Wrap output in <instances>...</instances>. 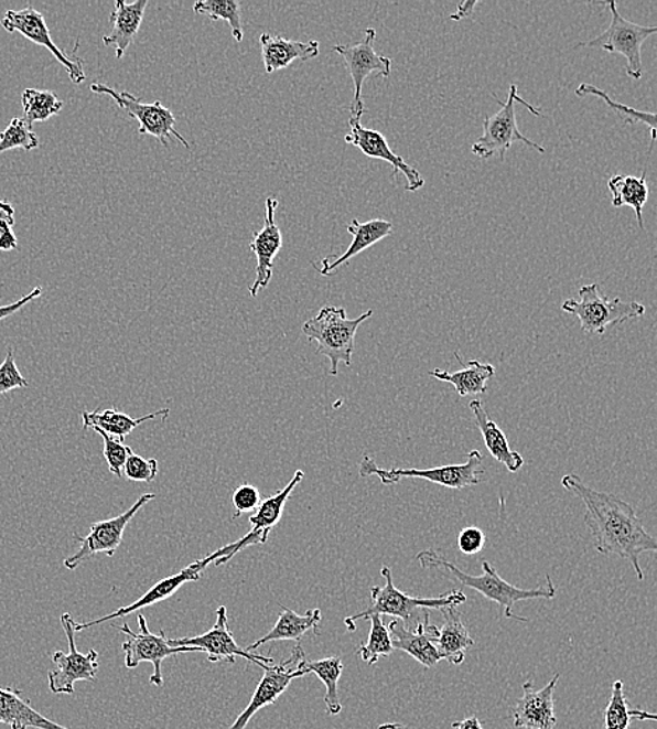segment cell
Segmentation results:
<instances>
[{
	"label": "cell",
	"instance_id": "6da1fadb",
	"mask_svg": "<svg viewBox=\"0 0 657 729\" xmlns=\"http://www.w3.org/2000/svg\"><path fill=\"white\" fill-rule=\"evenodd\" d=\"M561 484L586 506L583 522L591 530L600 555L624 558L634 567L639 581H644L639 557L644 553L657 551V542L646 532L634 506L618 495L588 487L577 474L563 475Z\"/></svg>",
	"mask_w": 657,
	"mask_h": 729
},
{
	"label": "cell",
	"instance_id": "7a4b0ae2",
	"mask_svg": "<svg viewBox=\"0 0 657 729\" xmlns=\"http://www.w3.org/2000/svg\"><path fill=\"white\" fill-rule=\"evenodd\" d=\"M417 560L423 570L438 571L449 581L462 583V586L473 589L483 594L491 602H495L504 609L506 619H514L517 622H529V619L520 618L514 613V607L520 601H530V599H552L557 597V587L550 576H546V582L535 589H521L511 586L505 581L495 570L489 561L484 560L483 576H470V573L460 570L457 566L444 558L441 553L434 550H423L418 553Z\"/></svg>",
	"mask_w": 657,
	"mask_h": 729
},
{
	"label": "cell",
	"instance_id": "3957f363",
	"mask_svg": "<svg viewBox=\"0 0 657 729\" xmlns=\"http://www.w3.org/2000/svg\"><path fill=\"white\" fill-rule=\"evenodd\" d=\"M380 572L381 577L386 579V586L371 588V603L369 607L364 612L345 620L349 632H355L356 620L367 619L371 614L397 618L406 628H411L412 622L417 623V620L421 617L423 609L456 608L467 601V597L459 589H452V591L439 594L437 598L411 597L410 593L401 592L400 589L396 588L389 567H383Z\"/></svg>",
	"mask_w": 657,
	"mask_h": 729
},
{
	"label": "cell",
	"instance_id": "277c9868",
	"mask_svg": "<svg viewBox=\"0 0 657 729\" xmlns=\"http://www.w3.org/2000/svg\"><path fill=\"white\" fill-rule=\"evenodd\" d=\"M371 314L374 310H367L359 318L348 319L344 308L324 307L317 317L303 324V334L317 343V354L330 360V375H338L341 362L351 366L356 331Z\"/></svg>",
	"mask_w": 657,
	"mask_h": 729
},
{
	"label": "cell",
	"instance_id": "5b68a950",
	"mask_svg": "<svg viewBox=\"0 0 657 729\" xmlns=\"http://www.w3.org/2000/svg\"><path fill=\"white\" fill-rule=\"evenodd\" d=\"M483 453L471 451L462 464H448L431 469H381L374 459L365 457L359 467L360 478L377 475L385 485H395L402 479H423L452 490H463L483 483L485 469Z\"/></svg>",
	"mask_w": 657,
	"mask_h": 729
},
{
	"label": "cell",
	"instance_id": "8992f818",
	"mask_svg": "<svg viewBox=\"0 0 657 729\" xmlns=\"http://www.w3.org/2000/svg\"><path fill=\"white\" fill-rule=\"evenodd\" d=\"M562 310L577 317L583 333L589 335H603L608 325L643 318L646 312L643 303L608 299L600 291L599 283L579 289V301L568 299L562 303Z\"/></svg>",
	"mask_w": 657,
	"mask_h": 729
},
{
	"label": "cell",
	"instance_id": "52a82bcc",
	"mask_svg": "<svg viewBox=\"0 0 657 729\" xmlns=\"http://www.w3.org/2000/svg\"><path fill=\"white\" fill-rule=\"evenodd\" d=\"M517 101L529 108L537 117L541 116V111L538 108L532 107L519 96L517 86L510 85L509 96L506 98V101L502 103L500 110L495 112L494 116L485 117L483 136L471 148V152L475 157L483 159L498 157L500 162H504L506 152L509 151L511 144L515 142H524L527 147L535 149V151L546 153V148L526 138L520 132L519 127H517Z\"/></svg>",
	"mask_w": 657,
	"mask_h": 729
},
{
	"label": "cell",
	"instance_id": "ba28073f",
	"mask_svg": "<svg viewBox=\"0 0 657 729\" xmlns=\"http://www.w3.org/2000/svg\"><path fill=\"white\" fill-rule=\"evenodd\" d=\"M612 12L610 28L599 37L579 46L607 51L610 54H621L627 58V75L631 79L638 81L644 76L643 45L650 35L656 34L657 29L651 25H639L623 18L617 9V3H607Z\"/></svg>",
	"mask_w": 657,
	"mask_h": 729
},
{
	"label": "cell",
	"instance_id": "9c48e42d",
	"mask_svg": "<svg viewBox=\"0 0 657 729\" xmlns=\"http://www.w3.org/2000/svg\"><path fill=\"white\" fill-rule=\"evenodd\" d=\"M90 90L96 95L110 96L116 105L126 111L129 117L139 122V136H152L162 142L163 147H169V139L177 138L185 148L190 149V142L175 129V117L162 101L142 103L132 93L117 92L105 83H93Z\"/></svg>",
	"mask_w": 657,
	"mask_h": 729
},
{
	"label": "cell",
	"instance_id": "30bf717a",
	"mask_svg": "<svg viewBox=\"0 0 657 729\" xmlns=\"http://www.w3.org/2000/svg\"><path fill=\"white\" fill-rule=\"evenodd\" d=\"M236 547V542L231 545L222 547V549L212 553L208 557L202 558V560L193 562L189 567H185L184 570H181L175 576L168 577L159 581L157 586H153L149 589L142 598H139L137 602L128 604V607H122L111 614H107L105 618L93 620V622L87 623H76L75 622V632H83V630L95 628V625L110 622L114 619L127 618L128 614L138 612V610L153 607L154 603L163 602L165 599L172 598L175 592L179 591L184 583L200 581L202 570H205L206 567L214 565L219 567L226 565L227 561H230V555L233 549Z\"/></svg>",
	"mask_w": 657,
	"mask_h": 729
},
{
	"label": "cell",
	"instance_id": "8fae6325",
	"mask_svg": "<svg viewBox=\"0 0 657 729\" xmlns=\"http://www.w3.org/2000/svg\"><path fill=\"white\" fill-rule=\"evenodd\" d=\"M139 633L132 632L127 623L120 628L126 634V641L122 643V651L126 654V666L129 669L137 668L142 662H150L153 665V675L150 676V684L163 686L162 664L169 656L184 653H201L195 647H172L169 639L165 637L164 630L159 634L149 632L147 619L143 614L138 617Z\"/></svg>",
	"mask_w": 657,
	"mask_h": 729
},
{
	"label": "cell",
	"instance_id": "7c38bea8",
	"mask_svg": "<svg viewBox=\"0 0 657 729\" xmlns=\"http://www.w3.org/2000/svg\"><path fill=\"white\" fill-rule=\"evenodd\" d=\"M62 628L65 630L69 653H56L51 656L56 669L49 672V686L54 695L72 696L75 693L76 682H95L98 669V653L90 650L89 654H82L75 643V620L69 613L61 617Z\"/></svg>",
	"mask_w": 657,
	"mask_h": 729
},
{
	"label": "cell",
	"instance_id": "4fadbf2b",
	"mask_svg": "<svg viewBox=\"0 0 657 729\" xmlns=\"http://www.w3.org/2000/svg\"><path fill=\"white\" fill-rule=\"evenodd\" d=\"M306 653L302 645L293 648L291 656L278 665H268L263 668L262 679L258 684L251 701L248 703L246 710L236 718V721L226 729H246L247 723L263 707L272 706L288 690L293 679L309 675L306 671Z\"/></svg>",
	"mask_w": 657,
	"mask_h": 729
},
{
	"label": "cell",
	"instance_id": "5bb4252c",
	"mask_svg": "<svg viewBox=\"0 0 657 729\" xmlns=\"http://www.w3.org/2000/svg\"><path fill=\"white\" fill-rule=\"evenodd\" d=\"M376 35L375 29H366L365 39L360 43L354 45L338 44L334 45L333 49L336 54L343 56L346 69H348L352 82H354L355 95L351 106V117L358 118V120H362V116L366 111L364 97H362L366 77L376 74L389 79L391 75L392 61L385 55L377 54L375 51Z\"/></svg>",
	"mask_w": 657,
	"mask_h": 729
},
{
	"label": "cell",
	"instance_id": "9a60e30c",
	"mask_svg": "<svg viewBox=\"0 0 657 729\" xmlns=\"http://www.w3.org/2000/svg\"><path fill=\"white\" fill-rule=\"evenodd\" d=\"M157 498L154 494H143L141 498L134 503L131 508L123 512V514L116 516V518L96 522L90 527V534L80 537L75 536L76 540L80 543V549L74 556L67 557L64 561L67 570L74 571L77 567L89 560L93 556L105 553L107 556L116 555L118 547L122 543L123 532H126L129 522L138 512L148 505L150 501Z\"/></svg>",
	"mask_w": 657,
	"mask_h": 729
},
{
	"label": "cell",
	"instance_id": "2e32d148",
	"mask_svg": "<svg viewBox=\"0 0 657 729\" xmlns=\"http://www.w3.org/2000/svg\"><path fill=\"white\" fill-rule=\"evenodd\" d=\"M216 623L208 633L196 635V637L170 640L169 644L172 647H195L201 653H208L211 662L227 661L230 664H236L237 656L245 658L251 664H257L260 668H266L272 665L273 660L260 654L250 653L247 648H241L236 643L235 637L227 623V610L220 607L216 612Z\"/></svg>",
	"mask_w": 657,
	"mask_h": 729
},
{
	"label": "cell",
	"instance_id": "e0dca14e",
	"mask_svg": "<svg viewBox=\"0 0 657 729\" xmlns=\"http://www.w3.org/2000/svg\"><path fill=\"white\" fill-rule=\"evenodd\" d=\"M2 28L9 31V33L19 31L31 43L49 50L55 56V60L64 66L67 75H69L71 81L75 85H80V83L85 82L86 74L83 71V61L79 58L72 60L71 56H67L64 51H61L55 45L53 39H51L50 29L45 23L44 15L37 9L29 7L22 10H8L2 19Z\"/></svg>",
	"mask_w": 657,
	"mask_h": 729
},
{
	"label": "cell",
	"instance_id": "ac0fdd59",
	"mask_svg": "<svg viewBox=\"0 0 657 729\" xmlns=\"http://www.w3.org/2000/svg\"><path fill=\"white\" fill-rule=\"evenodd\" d=\"M349 128L351 131L346 133L345 142L354 144V147L358 148L367 158L385 160V162L391 164L392 179H396L398 173L406 175L407 191L416 193V191L426 185V180H423L422 174L419 173L416 168L408 164L406 160L391 151L389 143H387L386 138L381 132L375 131V129L365 128L362 126L360 120L354 117L349 118Z\"/></svg>",
	"mask_w": 657,
	"mask_h": 729
},
{
	"label": "cell",
	"instance_id": "d6986e66",
	"mask_svg": "<svg viewBox=\"0 0 657 729\" xmlns=\"http://www.w3.org/2000/svg\"><path fill=\"white\" fill-rule=\"evenodd\" d=\"M389 630L392 635V647L411 655L426 668H434L442 661L437 647L439 629L429 623L428 609L422 610L413 628H406L396 619L389 624Z\"/></svg>",
	"mask_w": 657,
	"mask_h": 729
},
{
	"label": "cell",
	"instance_id": "ffe728a7",
	"mask_svg": "<svg viewBox=\"0 0 657 729\" xmlns=\"http://www.w3.org/2000/svg\"><path fill=\"white\" fill-rule=\"evenodd\" d=\"M278 200L269 196L267 199L266 221L260 232L252 234L250 251L257 257L256 279L248 291L256 298L261 289H266L271 282L273 261L282 248V232L276 222Z\"/></svg>",
	"mask_w": 657,
	"mask_h": 729
},
{
	"label": "cell",
	"instance_id": "44dd1931",
	"mask_svg": "<svg viewBox=\"0 0 657 729\" xmlns=\"http://www.w3.org/2000/svg\"><path fill=\"white\" fill-rule=\"evenodd\" d=\"M560 679V674L553 675L541 690H536L531 680L524 684V697L511 708L517 729H556L553 693Z\"/></svg>",
	"mask_w": 657,
	"mask_h": 729
},
{
	"label": "cell",
	"instance_id": "7402d4cb",
	"mask_svg": "<svg viewBox=\"0 0 657 729\" xmlns=\"http://www.w3.org/2000/svg\"><path fill=\"white\" fill-rule=\"evenodd\" d=\"M303 479L304 473L302 470H298L287 487L279 490L276 495L269 496V498L262 501L261 505L257 506V510L252 512L250 519H248L250 521L252 529L248 532L246 536H243L239 542H236V547L231 551L230 560L237 555V553L245 549V547L266 545L269 532H271L273 527L279 524V521L282 519L284 505H287L289 496H291L293 490L298 487Z\"/></svg>",
	"mask_w": 657,
	"mask_h": 729
},
{
	"label": "cell",
	"instance_id": "603a6c76",
	"mask_svg": "<svg viewBox=\"0 0 657 729\" xmlns=\"http://www.w3.org/2000/svg\"><path fill=\"white\" fill-rule=\"evenodd\" d=\"M391 222L385 219H371L367 222H359L354 219L346 231L352 235V243L343 256H328L325 257L322 261V268L319 272L322 276H331L334 274L341 266L352 260L356 256L360 255L362 251L367 250V248L376 245L386 237H389L392 234Z\"/></svg>",
	"mask_w": 657,
	"mask_h": 729
},
{
	"label": "cell",
	"instance_id": "cb8c5ba5",
	"mask_svg": "<svg viewBox=\"0 0 657 729\" xmlns=\"http://www.w3.org/2000/svg\"><path fill=\"white\" fill-rule=\"evenodd\" d=\"M260 45L267 74L287 69L294 61L306 62L317 58L320 54V43L315 40L302 43V41L266 33L260 37Z\"/></svg>",
	"mask_w": 657,
	"mask_h": 729
},
{
	"label": "cell",
	"instance_id": "d4e9b609",
	"mask_svg": "<svg viewBox=\"0 0 657 729\" xmlns=\"http://www.w3.org/2000/svg\"><path fill=\"white\" fill-rule=\"evenodd\" d=\"M471 411L474 414L475 422L483 436L484 443L491 457L496 462L504 464L508 472L517 473L525 467V459L519 452L510 448L508 438L502 431L498 424L489 417L488 411L485 410L484 403L481 400H473L470 403Z\"/></svg>",
	"mask_w": 657,
	"mask_h": 729
},
{
	"label": "cell",
	"instance_id": "484cf974",
	"mask_svg": "<svg viewBox=\"0 0 657 729\" xmlns=\"http://www.w3.org/2000/svg\"><path fill=\"white\" fill-rule=\"evenodd\" d=\"M148 4V0H137V2L129 4L122 2V0L116 2V9L110 15L112 30L103 37V44L116 50L118 60L122 58L129 45L133 43L134 35L141 29Z\"/></svg>",
	"mask_w": 657,
	"mask_h": 729
},
{
	"label": "cell",
	"instance_id": "4316f807",
	"mask_svg": "<svg viewBox=\"0 0 657 729\" xmlns=\"http://www.w3.org/2000/svg\"><path fill=\"white\" fill-rule=\"evenodd\" d=\"M0 723L10 729H69L40 715L30 700L23 699L22 692L13 687H0Z\"/></svg>",
	"mask_w": 657,
	"mask_h": 729
},
{
	"label": "cell",
	"instance_id": "83f0119b",
	"mask_svg": "<svg viewBox=\"0 0 657 729\" xmlns=\"http://www.w3.org/2000/svg\"><path fill=\"white\" fill-rule=\"evenodd\" d=\"M441 612L443 628L439 630V654L452 665H462L465 653L474 645V640L463 623V614L456 608L442 609Z\"/></svg>",
	"mask_w": 657,
	"mask_h": 729
},
{
	"label": "cell",
	"instance_id": "f1b7e54d",
	"mask_svg": "<svg viewBox=\"0 0 657 729\" xmlns=\"http://www.w3.org/2000/svg\"><path fill=\"white\" fill-rule=\"evenodd\" d=\"M459 364L464 366L463 371L448 372L442 369L429 371L434 379L448 382L452 385L459 396H477L486 392V384L495 375V368L491 364H483L478 360H471L465 364L462 355L454 353Z\"/></svg>",
	"mask_w": 657,
	"mask_h": 729
},
{
	"label": "cell",
	"instance_id": "f546056e",
	"mask_svg": "<svg viewBox=\"0 0 657 729\" xmlns=\"http://www.w3.org/2000/svg\"><path fill=\"white\" fill-rule=\"evenodd\" d=\"M322 619V610L320 609H310L306 613L299 614L292 609L282 607V612L279 614L278 622L273 625L271 632L257 640L255 644L248 645L247 651L255 653L261 645L271 643V641H300L310 630L317 633Z\"/></svg>",
	"mask_w": 657,
	"mask_h": 729
},
{
	"label": "cell",
	"instance_id": "4dcf8cb0",
	"mask_svg": "<svg viewBox=\"0 0 657 729\" xmlns=\"http://www.w3.org/2000/svg\"><path fill=\"white\" fill-rule=\"evenodd\" d=\"M169 414L170 408H164V410L154 411L141 418H131L127 414L114 410V408H108V410H100L98 408V410L90 412L83 411L82 420L83 428L101 429L107 436L123 441L134 428L142 426L144 422L157 420L159 417L165 418Z\"/></svg>",
	"mask_w": 657,
	"mask_h": 729
},
{
	"label": "cell",
	"instance_id": "1f68e13d",
	"mask_svg": "<svg viewBox=\"0 0 657 729\" xmlns=\"http://www.w3.org/2000/svg\"><path fill=\"white\" fill-rule=\"evenodd\" d=\"M608 189L613 195V206H629L635 211L640 229H645L644 208L649 199V187L646 184V170L640 178L635 175H614L608 180Z\"/></svg>",
	"mask_w": 657,
	"mask_h": 729
},
{
	"label": "cell",
	"instance_id": "d6a6232c",
	"mask_svg": "<svg viewBox=\"0 0 657 729\" xmlns=\"http://www.w3.org/2000/svg\"><path fill=\"white\" fill-rule=\"evenodd\" d=\"M308 674H314L325 686V707L330 716H338L343 711L338 695V682L343 675L344 664L338 656H330L320 661H306Z\"/></svg>",
	"mask_w": 657,
	"mask_h": 729
},
{
	"label": "cell",
	"instance_id": "836d02e7",
	"mask_svg": "<svg viewBox=\"0 0 657 729\" xmlns=\"http://www.w3.org/2000/svg\"><path fill=\"white\" fill-rule=\"evenodd\" d=\"M604 718L605 729H628L634 720H656L654 712L631 708L628 700L625 699L624 684L621 680L613 685L612 699L605 708Z\"/></svg>",
	"mask_w": 657,
	"mask_h": 729
},
{
	"label": "cell",
	"instance_id": "e575fe53",
	"mask_svg": "<svg viewBox=\"0 0 657 729\" xmlns=\"http://www.w3.org/2000/svg\"><path fill=\"white\" fill-rule=\"evenodd\" d=\"M577 96L578 97L596 96L602 98L605 105L612 108V110L615 114H617L621 120L624 121L625 126H629V124H636V122L644 124V126H648L650 128V137H651L650 151H651V148H654V143L656 139L655 112L638 111V110H634V108H631L628 106L621 105V103L613 100V98L610 97L607 93H605L604 90H600L599 87L596 86L589 85V83H582V85L578 87Z\"/></svg>",
	"mask_w": 657,
	"mask_h": 729
},
{
	"label": "cell",
	"instance_id": "d590c367",
	"mask_svg": "<svg viewBox=\"0 0 657 729\" xmlns=\"http://www.w3.org/2000/svg\"><path fill=\"white\" fill-rule=\"evenodd\" d=\"M196 14H206L212 22L225 20L229 23L233 39L241 43L245 39V30L241 23V4L237 0H200L194 3Z\"/></svg>",
	"mask_w": 657,
	"mask_h": 729
},
{
	"label": "cell",
	"instance_id": "8d00e7d4",
	"mask_svg": "<svg viewBox=\"0 0 657 729\" xmlns=\"http://www.w3.org/2000/svg\"><path fill=\"white\" fill-rule=\"evenodd\" d=\"M22 100L24 120L30 126L50 120L64 108V101L55 93L49 90L25 89Z\"/></svg>",
	"mask_w": 657,
	"mask_h": 729
},
{
	"label": "cell",
	"instance_id": "74e56055",
	"mask_svg": "<svg viewBox=\"0 0 657 729\" xmlns=\"http://www.w3.org/2000/svg\"><path fill=\"white\" fill-rule=\"evenodd\" d=\"M366 620H370V633L366 643L360 645L358 653L367 665H375L381 656H390L395 653V647H392L390 630L383 623L379 614H371Z\"/></svg>",
	"mask_w": 657,
	"mask_h": 729
},
{
	"label": "cell",
	"instance_id": "f35d334b",
	"mask_svg": "<svg viewBox=\"0 0 657 729\" xmlns=\"http://www.w3.org/2000/svg\"><path fill=\"white\" fill-rule=\"evenodd\" d=\"M40 147V139L24 118H13L7 129L0 132V154L13 149L33 151Z\"/></svg>",
	"mask_w": 657,
	"mask_h": 729
},
{
	"label": "cell",
	"instance_id": "ab89813d",
	"mask_svg": "<svg viewBox=\"0 0 657 729\" xmlns=\"http://www.w3.org/2000/svg\"><path fill=\"white\" fill-rule=\"evenodd\" d=\"M95 431L103 438L105 441V449H103V454H105L108 469L117 478H122L123 467H126L127 459L129 454L133 451L131 447L120 441V439L112 438L107 436L106 432H103L101 429L95 428Z\"/></svg>",
	"mask_w": 657,
	"mask_h": 729
},
{
	"label": "cell",
	"instance_id": "60d3db41",
	"mask_svg": "<svg viewBox=\"0 0 657 729\" xmlns=\"http://www.w3.org/2000/svg\"><path fill=\"white\" fill-rule=\"evenodd\" d=\"M158 472L159 463L157 459H144L132 452L127 459L122 473L131 482L153 483L158 478Z\"/></svg>",
	"mask_w": 657,
	"mask_h": 729
},
{
	"label": "cell",
	"instance_id": "b9f144b4",
	"mask_svg": "<svg viewBox=\"0 0 657 729\" xmlns=\"http://www.w3.org/2000/svg\"><path fill=\"white\" fill-rule=\"evenodd\" d=\"M28 386V379L20 374L18 365H15L13 350L9 349L7 358L0 365V396L10 390L24 389Z\"/></svg>",
	"mask_w": 657,
	"mask_h": 729
},
{
	"label": "cell",
	"instance_id": "7bdbcfd3",
	"mask_svg": "<svg viewBox=\"0 0 657 729\" xmlns=\"http://www.w3.org/2000/svg\"><path fill=\"white\" fill-rule=\"evenodd\" d=\"M231 501L236 510V516H240L246 512L257 510V506L261 503V493L255 485L241 484L233 493Z\"/></svg>",
	"mask_w": 657,
	"mask_h": 729
},
{
	"label": "cell",
	"instance_id": "ee69618b",
	"mask_svg": "<svg viewBox=\"0 0 657 729\" xmlns=\"http://www.w3.org/2000/svg\"><path fill=\"white\" fill-rule=\"evenodd\" d=\"M485 542L486 536L477 526L464 527L457 536L459 550L465 556L478 555L480 551H483Z\"/></svg>",
	"mask_w": 657,
	"mask_h": 729
},
{
	"label": "cell",
	"instance_id": "f6af8a7d",
	"mask_svg": "<svg viewBox=\"0 0 657 729\" xmlns=\"http://www.w3.org/2000/svg\"><path fill=\"white\" fill-rule=\"evenodd\" d=\"M13 215L0 208V250L10 251L18 248L19 242L15 237Z\"/></svg>",
	"mask_w": 657,
	"mask_h": 729
},
{
	"label": "cell",
	"instance_id": "bcb514c9",
	"mask_svg": "<svg viewBox=\"0 0 657 729\" xmlns=\"http://www.w3.org/2000/svg\"><path fill=\"white\" fill-rule=\"evenodd\" d=\"M43 294V288L37 287L33 289V292H30L29 294H25L22 299H19L18 302L4 304V307H0V322L2 320L8 319L10 317H13L15 312H19V310H22L25 304H29L30 302H33L34 299H37Z\"/></svg>",
	"mask_w": 657,
	"mask_h": 729
},
{
	"label": "cell",
	"instance_id": "7dc6e473",
	"mask_svg": "<svg viewBox=\"0 0 657 729\" xmlns=\"http://www.w3.org/2000/svg\"><path fill=\"white\" fill-rule=\"evenodd\" d=\"M477 4L478 2L460 3L457 7V12L450 15V20H453V22H460V20L470 18V15L474 13V9L477 7Z\"/></svg>",
	"mask_w": 657,
	"mask_h": 729
},
{
	"label": "cell",
	"instance_id": "c3c4849f",
	"mask_svg": "<svg viewBox=\"0 0 657 729\" xmlns=\"http://www.w3.org/2000/svg\"><path fill=\"white\" fill-rule=\"evenodd\" d=\"M453 729H484L483 723L478 720L477 717L465 718L463 721H457L452 723Z\"/></svg>",
	"mask_w": 657,
	"mask_h": 729
},
{
	"label": "cell",
	"instance_id": "681fc988",
	"mask_svg": "<svg viewBox=\"0 0 657 729\" xmlns=\"http://www.w3.org/2000/svg\"><path fill=\"white\" fill-rule=\"evenodd\" d=\"M377 729H412V728H408L406 726H402V723H398V722H387V723H383V726H380Z\"/></svg>",
	"mask_w": 657,
	"mask_h": 729
},
{
	"label": "cell",
	"instance_id": "f907efd6",
	"mask_svg": "<svg viewBox=\"0 0 657 729\" xmlns=\"http://www.w3.org/2000/svg\"><path fill=\"white\" fill-rule=\"evenodd\" d=\"M0 208L7 211L10 215H14V208L10 205L9 201H0Z\"/></svg>",
	"mask_w": 657,
	"mask_h": 729
}]
</instances>
